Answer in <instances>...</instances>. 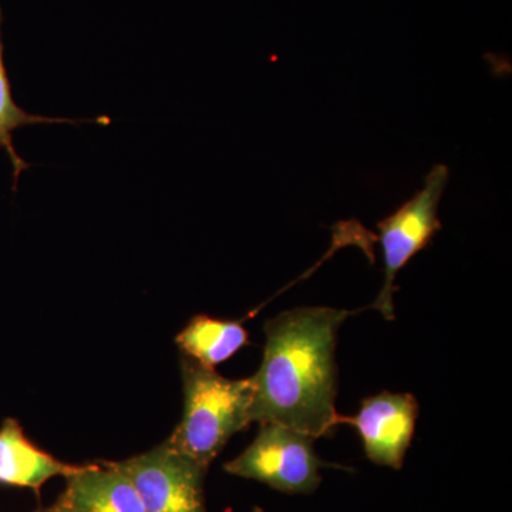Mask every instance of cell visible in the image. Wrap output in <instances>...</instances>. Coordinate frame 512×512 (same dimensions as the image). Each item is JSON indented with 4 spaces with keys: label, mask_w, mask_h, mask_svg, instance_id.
I'll list each match as a JSON object with an SVG mask.
<instances>
[{
    "label": "cell",
    "mask_w": 512,
    "mask_h": 512,
    "mask_svg": "<svg viewBox=\"0 0 512 512\" xmlns=\"http://www.w3.org/2000/svg\"><path fill=\"white\" fill-rule=\"evenodd\" d=\"M355 312L296 308L265 323V349L254 383L252 423H276L312 439L332 436L336 412L338 330Z\"/></svg>",
    "instance_id": "1"
},
{
    "label": "cell",
    "mask_w": 512,
    "mask_h": 512,
    "mask_svg": "<svg viewBox=\"0 0 512 512\" xmlns=\"http://www.w3.org/2000/svg\"><path fill=\"white\" fill-rule=\"evenodd\" d=\"M184 412L167 441L180 453L210 468L228 441L252 423L254 383L227 379L215 369L181 356Z\"/></svg>",
    "instance_id": "2"
},
{
    "label": "cell",
    "mask_w": 512,
    "mask_h": 512,
    "mask_svg": "<svg viewBox=\"0 0 512 512\" xmlns=\"http://www.w3.org/2000/svg\"><path fill=\"white\" fill-rule=\"evenodd\" d=\"M312 437L276 423H262L255 440L225 473L269 485L279 493L312 494L322 483L320 468L335 467L320 460Z\"/></svg>",
    "instance_id": "3"
},
{
    "label": "cell",
    "mask_w": 512,
    "mask_h": 512,
    "mask_svg": "<svg viewBox=\"0 0 512 512\" xmlns=\"http://www.w3.org/2000/svg\"><path fill=\"white\" fill-rule=\"evenodd\" d=\"M448 180L450 170L447 165H434L424 187L389 217L377 222L383 248L384 281L372 308L387 320L394 319L393 296L397 274L430 244L441 229L439 205Z\"/></svg>",
    "instance_id": "4"
},
{
    "label": "cell",
    "mask_w": 512,
    "mask_h": 512,
    "mask_svg": "<svg viewBox=\"0 0 512 512\" xmlns=\"http://www.w3.org/2000/svg\"><path fill=\"white\" fill-rule=\"evenodd\" d=\"M114 466L136 487L147 512H207L208 468L175 450L167 440Z\"/></svg>",
    "instance_id": "5"
},
{
    "label": "cell",
    "mask_w": 512,
    "mask_h": 512,
    "mask_svg": "<svg viewBox=\"0 0 512 512\" xmlns=\"http://www.w3.org/2000/svg\"><path fill=\"white\" fill-rule=\"evenodd\" d=\"M417 417L419 402L413 394L383 392L366 397L356 416H339V424L355 427L372 463L402 470Z\"/></svg>",
    "instance_id": "6"
},
{
    "label": "cell",
    "mask_w": 512,
    "mask_h": 512,
    "mask_svg": "<svg viewBox=\"0 0 512 512\" xmlns=\"http://www.w3.org/2000/svg\"><path fill=\"white\" fill-rule=\"evenodd\" d=\"M79 468L37 447L13 417L0 424V485L29 488L39 495L47 481L72 476Z\"/></svg>",
    "instance_id": "7"
},
{
    "label": "cell",
    "mask_w": 512,
    "mask_h": 512,
    "mask_svg": "<svg viewBox=\"0 0 512 512\" xmlns=\"http://www.w3.org/2000/svg\"><path fill=\"white\" fill-rule=\"evenodd\" d=\"M59 500L76 512H147L136 487L113 461L80 466L66 477Z\"/></svg>",
    "instance_id": "8"
},
{
    "label": "cell",
    "mask_w": 512,
    "mask_h": 512,
    "mask_svg": "<svg viewBox=\"0 0 512 512\" xmlns=\"http://www.w3.org/2000/svg\"><path fill=\"white\" fill-rule=\"evenodd\" d=\"M175 343L181 355L208 369H215L249 345V335L242 320L197 315L178 333Z\"/></svg>",
    "instance_id": "9"
},
{
    "label": "cell",
    "mask_w": 512,
    "mask_h": 512,
    "mask_svg": "<svg viewBox=\"0 0 512 512\" xmlns=\"http://www.w3.org/2000/svg\"><path fill=\"white\" fill-rule=\"evenodd\" d=\"M79 124L82 120L56 119V117L37 116L20 109L13 99L12 86L8 72H6L5 59H3L2 42V8H0V150L8 154L13 167V191L18 190L20 174L29 170L32 164L26 163L16 151L13 143V133L19 128L33 126V124Z\"/></svg>",
    "instance_id": "10"
},
{
    "label": "cell",
    "mask_w": 512,
    "mask_h": 512,
    "mask_svg": "<svg viewBox=\"0 0 512 512\" xmlns=\"http://www.w3.org/2000/svg\"><path fill=\"white\" fill-rule=\"evenodd\" d=\"M36 512H76L73 508H70L69 505L64 504L63 501H57L55 505L52 507L42 508V510Z\"/></svg>",
    "instance_id": "11"
},
{
    "label": "cell",
    "mask_w": 512,
    "mask_h": 512,
    "mask_svg": "<svg viewBox=\"0 0 512 512\" xmlns=\"http://www.w3.org/2000/svg\"><path fill=\"white\" fill-rule=\"evenodd\" d=\"M252 512H264V510H262V508L255 507L254 510H252Z\"/></svg>",
    "instance_id": "12"
}]
</instances>
